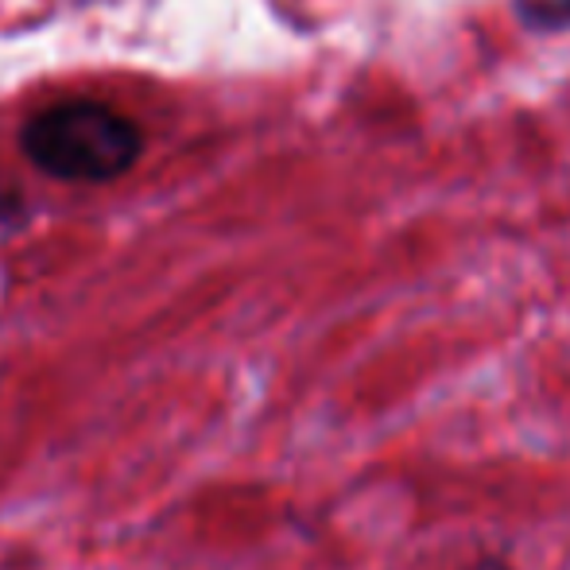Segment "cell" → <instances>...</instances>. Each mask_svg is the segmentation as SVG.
I'll return each mask as SVG.
<instances>
[{
    "mask_svg": "<svg viewBox=\"0 0 570 570\" xmlns=\"http://www.w3.org/2000/svg\"><path fill=\"white\" fill-rule=\"evenodd\" d=\"M20 148L39 171L62 183H109L140 156V128L106 101L75 98L23 125Z\"/></svg>",
    "mask_w": 570,
    "mask_h": 570,
    "instance_id": "obj_1",
    "label": "cell"
},
{
    "mask_svg": "<svg viewBox=\"0 0 570 570\" xmlns=\"http://www.w3.org/2000/svg\"><path fill=\"white\" fill-rule=\"evenodd\" d=\"M517 16L528 28H570V0H517Z\"/></svg>",
    "mask_w": 570,
    "mask_h": 570,
    "instance_id": "obj_2",
    "label": "cell"
},
{
    "mask_svg": "<svg viewBox=\"0 0 570 570\" xmlns=\"http://www.w3.org/2000/svg\"><path fill=\"white\" fill-rule=\"evenodd\" d=\"M20 198H16V190H8V187H0V229L4 226H12L16 218H20Z\"/></svg>",
    "mask_w": 570,
    "mask_h": 570,
    "instance_id": "obj_3",
    "label": "cell"
},
{
    "mask_svg": "<svg viewBox=\"0 0 570 570\" xmlns=\"http://www.w3.org/2000/svg\"><path fill=\"white\" fill-rule=\"evenodd\" d=\"M473 570H512V567L501 563V559H481V563H473Z\"/></svg>",
    "mask_w": 570,
    "mask_h": 570,
    "instance_id": "obj_4",
    "label": "cell"
}]
</instances>
